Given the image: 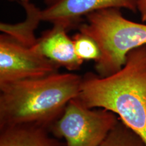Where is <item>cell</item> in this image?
I'll return each instance as SVG.
<instances>
[{"mask_svg":"<svg viewBox=\"0 0 146 146\" xmlns=\"http://www.w3.org/2000/svg\"><path fill=\"white\" fill-rule=\"evenodd\" d=\"M83 76L56 72L0 85V127L33 125L50 127L77 98Z\"/></svg>","mask_w":146,"mask_h":146,"instance_id":"cell-1","label":"cell"},{"mask_svg":"<svg viewBox=\"0 0 146 146\" xmlns=\"http://www.w3.org/2000/svg\"><path fill=\"white\" fill-rule=\"evenodd\" d=\"M77 98L90 108L114 112L146 144V45L129 52L121 70L112 75L86 73Z\"/></svg>","mask_w":146,"mask_h":146,"instance_id":"cell-2","label":"cell"},{"mask_svg":"<svg viewBox=\"0 0 146 146\" xmlns=\"http://www.w3.org/2000/svg\"><path fill=\"white\" fill-rule=\"evenodd\" d=\"M79 32L90 36L99 46L100 57L96 62L97 74L106 77L118 72L125 64L127 55L146 45V23L124 17L120 9L96 11L85 16Z\"/></svg>","mask_w":146,"mask_h":146,"instance_id":"cell-3","label":"cell"},{"mask_svg":"<svg viewBox=\"0 0 146 146\" xmlns=\"http://www.w3.org/2000/svg\"><path fill=\"white\" fill-rule=\"evenodd\" d=\"M119 119L114 112L90 108L76 98L68 102L50 132L55 137L63 138L66 146H100Z\"/></svg>","mask_w":146,"mask_h":146,"instance_id":"cell-4","label":"cell"},{"mask_svg":"<svg viewBox=\"0 0 146 146\" xmlns=\"http://www.w3.org/2000/svg\"><path fill=\"white\" fill-rule=\"evenodd\" d=\"M59 68L39 52L36 44L28 46L8 34L0 35V85L50 75Z\"/></svg>","mask_w":146,"mask_h":146,"instance_id":"cell-5","label":"cell"},{"mask_svg":"<svg viewBox=\"0 0 146 146\" xmlns=\"http://www.w3.org/2000/svg\"><path fill=\"white\" fill-rule=\"evenodd\" d=\"M138 0H44L40 10L41 21L60 26L67 31L78 27L83 16L104 9H126L137 11Z\"/></svg>","mask_w":146,"mask_h":146,"instance_id":"cell-6","label":"cell"},{"mask_svg":"<svg viewBox=\"0 0 146 146\" xmlns=\"http://www.w3.org/2000/svg\"><path fill=\"white\" fill-rule=\"evenodd\" d=\"M67 32L63 27L53 25L38 38L36 47L47 59L72 72L80 69L83 61L76 55L72 38Z\"/></svg>","mask_w":146,"mask_h":146,"instance_id":"cell-7","label":"cell"},{"mask_svg":"<svg viewBox=\"0 0 146 146\" xmlns=\"http://www.w3.org/2000/svg\"><path fill=\"white\" fill-rule=\"evenodd\" d=\"M0 146H66L46 128L33 125L0 127Z\"/></svg>","mask_w":146,"mask_h":146,"instance_id":"cell-8","label":"cell"},{"mask_svg":"<svg viewBox=\"0 0 146 146\" xmlns=\"http://www.w3.org/2000/svg\"><path fill=\"white\" fill-rule=\"evenodd\" d=\"M26 12L25 21L17 24L1 23L0 31L3 33L8 34L18 41L28 46L36 44L38 38H36L35 31L40 22V9L31 2L22 4Z\"/></svg>","mask_w":146,"mask_h":146,"instance_id":"cell-9","label":"cell"},{"mask_svg":"<svg viewBox=\"0 0 146 146\" xmlns=\"http://www.w3.org/2000/svg\"><path fill=\"white\" fill-rule=\"evenodd\" d=\"M100 146H146L135 132L119 119Z\"/></svg>","mask_w":146,"mask_h":146,"instance_id":"cell-10","label":"cell"},{"mask_svg":"<svg viewBox=\"0 0 146 146\" xmlns=\"http://www.w3.org/2000/svg\"><path fill=\"white\" fill-rule=\"evenodd\" d=\"M72 39L76 54L81 60L96 62L99 59L100 50L94 39L81 32L74 35Z\"/></svg>","mask_w":146,"mask_h":146,"instance_id":"cell-11","label":"cell"},{"mask_svg":"<svg viewBox=\"0 0 146 146\" xmlns=\"http://www.w3.org/2000/svg\"><path fill=\"white\" fill-rule=\"evenodd\" d=\"M137 11L141 15V21L146 23V0H138Z\"/></svg>","mask_w":146,"mask_h":146,"instance_id":"cell-12","label":"cell"},{"mask_svg":"<svg viewBox=\"0 0 146 146\" xmlns=\"http://www.w3.org/2000/svg\"><path fill=\"white\" fill-rule=\"evenodd\" d=\"M14 1H15V0H14ZM17 1H20L21 3V5L24 4V3H27L30 2V0H17Z\"/></svg>","mask_w":146,"mask_h":146,"instance_id":"cell-13","label":"cell"}]
</instances>
